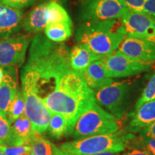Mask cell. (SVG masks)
Masks as SVG:
<instances>
[{
  "mask_svg": "<svg viewBox=\"0 0 155 155\" xmlns=\"http://www.w3.org/2000/svg\"><path fill=\"white\" fill-rule=\"evenodd\" d=\"M70 50L64 44L38 34L32 38L26 65L33 72L36 89L51 114H59L67 120L71 134L81 114L96 104L95 92L82 74L72 69Z\"/></svg>",
  "mask_w": 155,
  "mask_h": 155,
  "instance_id": "cell-1",
  "label": "cell"
},
{
  "mask_svg": "<svg viewBox=\"0 0 155 155\" xmlns=\"http://www.w3.org/2000/svg\"><path fill=\"white\" fill-rule=\"evenodd\" d=\"M127 35L121 18L82 22L75 32L78 43L102 58L116 52Z\"/></svg>",
  "mask_w": 155,
  "mask_h": 155,
  "instance_id": "cell-2",
  "label": "cell"
},
{
  "mask_svg": "<svg viewBox=\"0 0 155 155\" xmlns=\"http://www.w3.org/2000/svg\"><path fill=\"white\" fill-rule=\"evenodd\" d=\"M134 138L131 133L116 132L91 136L65 142L59 148L65 155H93L111 152H122Z\"/></svg>",
  "mask_w": 155,
  "mask_h": 155,
  "instance_id": "cell-3",
  "label": "cell"
},
{
  "mask_svg": "<svg viewBox=\"0 0 155 155\" xmlns=\"http://www.w3.org/2000/svg\"><path fill=\"white\" fill-rule=\"evenodd\" d=\"M121 126V119L104 110L96 103L79 116L70 134L78 139L91 136L114 134L119 131Z\"/></svg>",
  "mask_w": 155,
  "mask_h": 155,
  "instance_id": "cell-4",
  "label": "cell"
},
{
  "mask_svg": "<svg viewBox=\"0 0 155 155\" xmlns=\"http://www.w3.org/2000/svg\"><path fill=\"white\" fill-rule=\"evenodd\" d=\"M21 82L25 102V115L30 121L33 130L42 135L48 130L52 114L38 96L33 73L26 65L21 71Z\"/></svg>",
  "mask_w": 155,
  "mask_h": 155,
  "instance_id": "cell-5",
  "label": "cell"
},
{
  "mask_svg": "<svg viewBox=\"0 0 155 155\" xmlns=\"http://www.w3.org/2000/svg\"><path fill=\"white\" fill-rule=\"evenodd\" d=\"M132 84L129 81L114 82L95 93V98L99 106L106 108L112 115L121 119L127 113Z\"/></svg>",
  "mask_w": 155,
  "mask_h": 155,
  "instance_id": "cell-6",
  "label": "cell"
},
{
  "mask_svg": "<svg viewBox=\"0 0 155 155\" xmlns=\"http://www.w3.org/2000/svg\"><path fill=\"white\" fill-rule=\"evenodd\" d=\"M127 7L122 0H84L79 9L83 22L121 19Z\"/></svg>",
  "mask_w": 155,
  "mask_h": 155,
  "instance_id": "cell-7",
  "label": "cell"
},
{
  "mask_svg": "<svg viewBox=\"0 0 155 155\" xmlns=\"http://www.w3.org/2000/svg\"><path fill=\"white\" fill-rule=\"evenodd\" d=\"M104 64L106 74L111 78L139 75L152 68V63L134 61L118 51L104 58Z\"/></svg>",
  "mask_w": 155,
  "mask_h": 155,
  "instance_id": "cell-8",
  "label": "cell"
},
{
  "mask_svg": "<svg viewBox=\"0 0 155 155\" xmlns=\"http://www.w3.org/2000/svg\"><path fill=\"white\" fill-rule=\"evenodd\" d=\"M121 20L127 35L155 42V17L127 9Z\"/></svg>",
  "mask_w": 155,
  "mask_h": 155,
  "instance_id": "cell-9",
  "label": "cell"
},
{
  "mask_svg": "<svg viewBox=\"0 0 155 155\" xmlns=\"http://www.w3.org/2000/svg\"><path fill=\"white\" fill-rule=\"evenodd\" d=\"M30 42V35H17L0 40V65H22Z\"/></svg>",
  "mask_w": 155,
  "mask_h": 155,
  "instance_id": "cell-10",
  "label": "cell"
},
{
  "mask_svg": "<svg viewBox=\"0 0 155 155\" xmlns=\"http://www.w3.org/2000/svg\"><path fill=\"white\" fill-rule=\"evenodd\" d=\"M117 51L137 61L152 64L155 62V42L147 39L127 35Z\"/></svg>",
  "mask_w": 155,
  "mask_h": 155,
  "instance_id": "cell-11",
  "label": "cell"
},
{
  "mask_svg": "<svg viewBox=\"0 0 155 155\" xmlns=\"http://www.w3.org/2000/svg\"><path fill=\"white\" fill-rule=\"evenodd\" d=\"M11 137L7 146H30L35 139L41 134H37L32 129V124L25 114L12 124Z\"/></svg>",
  "mask_w": 155,
  "mask_h": 155,
  "instance_id": "cell-12",
  "label": "cell"
},
{
  "mask_svg": "<svg viewBox=\"0 0 155 155\" xmlns=\"http://www.w3.org/2000/svg\"><path fill=\"white\" fill-rule=\"evenodd\" d=\"M24 12L0 5V40L13 37L22 28Z\"/></svg>",
  "mask_w": 155,
  "mask_h": 155,
  "instance_id": "cell-13",
  "label": "cell"
},
{
  "mask_svg": "<svg viewBox=\"0 0 155 155\" xmlns=\"http://www.w3.org/2000/svg\"><path fill=\"white\" fill-rule=\"evenodd\" d=\"M3 69L4 77L0 85V111L6 113L19 87L17 66L8 65Z\"/></svg>",
  "mask_w": 155,
  "mask_h": 155,
  "instance_id": "cell-14",
  "label": "cell"
},
{
  "mask_svg": "<svg viewBox=\"0 0 155 155\" xmlns=\"http://www.w3.org/2000/svg\"><path fill=\"white\" fill-rule=\"evenodd\" d=\"M104 58L92 63L82 73L87 85L93 91H98L114 82L113 78L106 74Z\"/></svg>",
  "mask_w": 155,
  "mask_h": 155,
  "instance_id": "cell-15",
  "label": "cell"
},
{
  "mask_svg": "<svg viewBox=\"0 0 155 155\" xmlns=\"http://www.w3.org/2000/svg\"><path fill=\"white\" fill-rule=\"evenodd\" d=\"M49 23L48 3H43L32 9L22 21V28L30 33L44 30Z\"/></svg>",
  "mask_w": 155,
  "mask_h": 155,
  "instance_id": "cell-16",
  "label": "cell"
},
{
  "mask_svg": "<svg viewBox=\"0 0 155 155\" xmlns=\"http://www.w3.org/2000/svg\"><path fill=\"white\" fill-rule=\"evenodd\" d=\"M69 58L72 69L82 74L92 63L104 58L94 53L83 45L78 43L70 51Z\"/></svg>",
  "mask_w": 155,
  "mask_h": 155,
  "instance_id": "cell-17",
  "label": "cell"
},
{
  "mask_svg": "<svg viewBox=\"0 0 155 155\" xmlns=\"http://www.w3.org/2000/svg\"><path fill=\"white\" fill-rule=\"evenodd\" d=\"M155 121V99L146 102L137 111L129 126L127 131L130 133L140 132Z\"/></svg>",
  "mask_w": 155,
  "mask_h": 155,
  "instance_id": "cell-18",
  "label": "cell"
},
{
  "mask_svg": "<svg viewBox=\"0 0 155 155\" xmlns=\"http://www.w3.org/2000/svg\"><path fill=\"white\" fill-rule=\"evenodd\" d=\"M72 25L67 23L50 24L45 29L48 39L55 42H61L68 39L72 35Z\"/></svg>",
  "mask_w": 155,
  "mask_h": 155,
  "instance_id": "cell-19",
  "label": "cell"
},
{
  "mask_svg": "<svg viewBox=\"0 0 155 155\" xmlns=\"http://www.w3.org/2000/svg\"><path fill=\"white\" fill-rule=\"evenodd\" d=\"M31 155H65L59 147L41 135L35 139L30 145Z\"/></svg>",
  "mask_w": 155,
  "mask_h": 155,
  "instance_id": "cell-20",
  "label": "cell"
},
{
  "mask_svg": "<svg viewBox=\"0 0 155 155\" xmlns=\"http://www.w3.org/2000/svg\"><path fill=\"white\" fill-rule=\"evenodd\" d=\"M25 102L24 96H23L22 89L19 88L15 98L9 105L7 111L5 113L9 123L12 124L15 120L25 114Z\"/></svg>",
  "mask_w": 155,
  "mask_h": 155,
  "instance_id": "cell-21",
  "label": "cell"
},
{
  "mask_svg": "<svg viewBox=\"0 0 155 155\" xmlns=\"http://www.w3.org/2000/svg\"><path fill=\"white\" fill-rule=\"evenodd\" d=\"M67 120L65 116L59 114H52L48 130L53 138L61 139L67 133Z\"/></svg>",
  "mask_w": 155,
  "mask_h": 155,
  "instance_id": "cell-22",
  "label": "cell"
},
{
  "mask_svg": "<svg viewBox=\"0 0 155 155\" xmlns=\"http://www.w3.org/2000/svg\"><path fill=\"white\" fill-rule=\"evenodd\" d=\"M48 11H49V23H67L73 25L72 21L65 9L55 2H48Z\"/></svg>",
  "mask_w": 155,
  "mask_h": 155,
  "instance_id": "cell-23",
  "label": "cell"
},
{
  "mask_svg": "<svg viewBox=\"0 0 155 155\" xmlns=\"http://www.w3.org/2000/svg\"><path fill=\"white\" fill-rule=\"evenodd\" d=\"M155 99V73L152 74L143 90L141 96L136 103L135 108H138L146 102Z\"/></svg>",
  "mask_w": 155,
  "mask_h": 155,
  "instance_id": "cell-24",
  "label": "cell"
},
{
  "mask_svg": "<svg viewBox=\"0 0 155 155\" xmlns=\"http://www.w3.org/2000/svg\"><path fill=\"white\" fill-rule=\"evenodd\" d=\"M11 125L6 114L0 111V145L7 146L11 137Z\"/></svg>",
  "mask_w": 155,
  "mask_h": 155,
  "instance_id": "cell-25",
  "label": "cell"
},
{
  "mask_svg": "<svg viewBox=\"0 0 155 155\" xmlns=\"http://www.w3.org/2000/svg\"><path fill=\"white\" fill-rule=\"evenodd\" d=\"M36 0H0V5L14 9H22L35 3Z\"/></svg>",
  "mask_w": 155,
  "mask_h": 155,
  "instance_id": "cell-26",
  "label": "cell"
},
{
  "mask_svg": "<svg viewBox=\"0 0 155 155\" xmlns=\"http://www.w3.org/2000/svg\"><path fill=\"white\" fill-rule=\"evenodd\" d=\"M0 151L6 155H19L23 153L31 152V147L30 146L9 147L0 145Z\"/></svg>",
  "mask_w": 155,
  "mask_h": 155,
  "instance_id": "cell-27",
  "label": "cell"
},
{
  "mask_svg": "<svg viewBox=\"0 0 155 155\" xmlns=\"http://www.w3.org/2000/svg\"><path fill=\"white\" fill-rule=\"evenodd\" d=\"M127 9L135 12H142L147 0H122Z\"/></svg>",
  "mask_w": 155,
  "mask_h": 155,
  "instance_id": "cell-28",
  "label": "cell"
},
{
  "mask_svg": "<svg viewBox=\"0 0 155 155\" xmlns=\"http://www.w3.org/2000/svg\"><path fill=\"white\" fill-rule=\"evenodd\" d=\"M139 145L140 148L147 151L151 155H155V138L142 139Z\"/></svg>",
  "mask_w": 155,
  "mask_h": 155,
  "instance_id": "cell-29",
  "label": "cell"
},
{
  "mask_svg": "<svg viewBox=\"0 0 155 155\" xmlns=\"http://www.w3.org/2000/svg\"><path fill=\"white\" fill-rule=\"evenodd\" d=\"M140 135L142 139L155 138V121L149 127L142 129L140 131Z\"/></svg>",
  "mask_w": 155,
  "mask_h": 155,
  "instance_id": "cell-30",
  "label": "cell"
},
{
  "mask_svg": "<svg viewBox=\"0 0 155 155\" xmlns=\"http://www.w3.org/2000/svg\"><path fill=\"white\" fill-rule=\"evenodd\" d=\"M143 12L155 17V0H147L142 9Z\"/></svg>",
  "mask_w": 155,
  "mask_h": 155,
  "instance_id": "cell-31",
  "label": "cell"
},
{
  "mask_svg": "<svg viewBox=\"0 0 155 155\" xmlns=\"http://www.w3.org/2000/svg\"><path fill=\"white\" fill-rule=\"evenodd\" d=\"M121 155H151L147 151L141 148H135L129 150L128 152L124 153Z\"/></svg>",
  "mask_w": 155,
  "mask_h": 155,
  "instance_id": "cell-32",
  "label": "cell"
},
{
  "mask_svg": "<svg viewBox=\"0 0 155 155\" xmlns=\"http://www.w3.org/2000/svg\"><path fill=\"white\" fill-rule=\"evenodd\" d=\"M93 155H121V152H106L102 153H98V154H93Z\"/></svg>",
  "mask_w": 155,
  "mask_h": 155,
  "instance_id": "cell-33",
  "label": "cell"
},
{
  "mask_svg": "<svg viewBox=\"0 0 155 155\" xmlns=\"http://www.w3.org/2000/svg\"><path fill=\"white\" fill-rule=\"evenodd\" d=\"M4 77V69L3 68L0 67V85H1L2 82Z\"/></svg>",
  "mask_w": 155,
  "mask_h": 155,
  "instance_id": "cell-34",
  "label": "cell"
},
{
  "mask_svg": "<svg viewBox=\"0 0 155 155\" xmlns=\"http://www.w3.org/2000/svg\"><path fill=\"white\" fill-rule=\"evenodd\" d=\"M19 155H31V152H26V153H23V154H21Z\"/></svg>",
  "mask_w": 155,
  "mask_h": 155,
  "instance_id": "cell-35",
  "label": "cell"
},
{
  "mask_svg": "<svg viewBox=\"0 0 155 155\" xmlns=\"http://www.w3.org/2000/svg\"><path fill=\"white\" fill-rule=\"evenodd\" d=\"M0 155H6V154L4 152H2V151H0Z\"/></svg>",
  "mask_w": 155,
  "mask_h": 155,
  "instance_id": "cell-36",
  "label": "cell"
}]
</instances>
